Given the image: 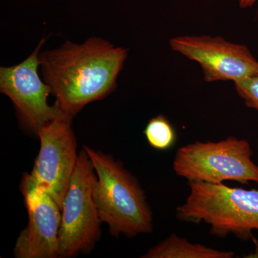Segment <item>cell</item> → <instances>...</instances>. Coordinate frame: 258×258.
Returning <instances> with one entry per match:
<instances>
[{"label": "cell", "mask_w": 258, "mask_h": 258, "mask_svg": "<svg viewBox=\"0 0 258 258\" xmlns=\"http://www.w3.org/2000/svg\"><path fill=\"white\" fill-rule=\"evenodd\" d=\"M171 50L198 62L206 82L234 83L258 72V61L248 47L220 36L183 35L169 41Z\"/></svg>", "instance_id": "cell-7"}, {"label": "cell", "mask_w": 258, "mask_h": 258, "mask_svg": "<svg viewBox=\"0 0 258 258\" xmlns=\"http://www.w3.org/2000/svg\"><path fill=\"white\" fill-rule=\"evenodd\" d=\"M234 84L246 106L258 111V72Z\"/></svg>", "instance_id": "cell-12"}, {"label": "cell", "mask_w": 258, "mask_h": 258, "mask_svg": "<svg viewBox=\"0 0 258 258\" xmlns=\"http://www.w3.org/2000/svg\"><path fill=\"white\" fill-rule=\"evenodd\" d=\"M97 176L93 180V201L101 222L114 237H134L153 232L152 211L139 181L111 156L84 146Z\"/></svg>", "instance_id": "cell-2"}, {"label": "cell", "mask_w": 258, "mask_h": 258, "mask_svg": "<svg viewBox=\"0 0 258 258\" xmlns=\"http://www.w3.org/2000/svg\"><path fill=\"white\" fill-rule=\"evenodd\" d=\"M252 238L254 241L255 249H254V252L252 253L249 254L248 256H246V257L258 258V240H256L254 237H252Z\"/></svg>", "instance_id": "cell-14"}, {"label": "cell", "mask_w": 258, "mask_h": 258, "mask_svg": "<svg viewBox=\"0 0 258 258\" xmlns=\"http://www.w3.org/2000/svg\"><path fill=\"white\" fill-rule=\"evenodd\" d=\"M46 39L42 37L34 52L21 63L0 68V91L9 97L24 123L36 133L40 127L53 120L73 117L57 103L53 106L47 103L52 89L37 73L40 66L39 52Z\"/></svg>", "instance_id": "cell-8"}, {"label": "cell", "mask_w": 258, "mask_h": 258, "mask_svg": "<svg viewBox=\"0 0 258 258\" xmlns=\"http://www.w3.org/2000/svg\"><path fill=\"white\" fill-rule=\"evenodd\" d=\"M28 212V225L19 235L14 248L17 258L59 257L61 209L52 197L37 186L28 174L20 184Z\"/></svg>", "instance_id": "cell-9"}, {"label": "cell", "mask_w": 258, "mask_h": 258, "mask_svg": "<svg viewBox=\"0 0 258 258\" xmlns=\"http://www.w3.org/2000/svg\"><path fill=\"white\" fill-rule=\"evenodd\" d=\"M232 251H222L210 248L203 244L192 243L171 234L167 238L159 242L142 256V258H232Z\"/></svg>", "instance_id": "cell-10"}, {"label": "cell", "mask_w": 258, "mask_h": 258, "mask_svg": "<svg viewBox=\"0 0 258 258\" xmlns=\"http://www.w3.org/2000/svg\"><path fill=\"white\" fill-rule=\"evenodd\" d=\"M190 192L176 209L181 222L210 226L212 235L252 238L258 230V189L230 187L221 184L189 182Z\"/></svg>", "instance_id": "cell-3"}, {"label": "cell", "mask_w": 258, "mask_h": 258, "mask_svg": "<svg viewBox=\"0 0 258 258\" xmlns=\"http://www.w3.org/2000/svg\"><path fill=\"white\" fill-rule=\"evenodd\" d=\"M94 167L84 149L77 164L61 209L59 257L89 252L101 235V220L93 201Z\"/></svg>", "instance_id": "cell-5"}, {"label": "cell", "mask_w": 258, "mask_h": 258, "mask_svg": "<svg viewBox=\"0 0 258 258\" xmlns=\"http://www.w3.org/2000/svg\"><path fill=\"white\" fill-rule=\"evenodd\" d=\"M128 50L92 37L81 45L69 41L39 54L44 82L55 103L74 117L86 105L113 92Z\"/></svg>", "instance_id": "cell-1"}, {"label": "cell", "mask_w": 258, "mask_h": 258, "mask_svg": "<svg viewBox=\"0 0 258 258\" xmlns=\"http://www.w3.org/2000/svg\"><path fill=\"white\" fill-rule=\"evenodd\" d=\"M148 143L157 150H167L175 144V129L165 115H159L149 120L144 131Z\"/></svg>", "instance_id": "cell-11"}, {"label": "cell", "mask_w": 258, "mask_h": 258, "mask_svg": "<svg viewBox=\"0 0 258 258\" xmlns=\"http://www.w3.org/2000/svg\"><path fill=\"white\" fill-rule=\"evenodd\" d=\"M252 157L250 144L244 139L230 137L216 142H195L178 149L173 170L189 182L258 184V166Z\"/></svg>", "instance_id": "cell-4"}, {"label": "cell", "mask_w": 258, "mask_h": 258, "mask_svg": "<svg viewBox=\"0 0 258 258\" xmlns=\"http://www.w3.org/2000/svg\"><path fill=\"white\" fill-rule=\"evenodd\" d=\"M257 1L258 0H238L239 6L243 9L252 8Z\"/></svg>", "instance_id": "cell-13"}, {"label": "cell", "mask_w": 258, "mask_h": 258, "mask_svg": "<svg viewBox=\"0 0 258 258\" xmlns=\"http://www.w3.org/2000/svg\"><path fill=\"white\" fill-rule=\"evenodd\" d=\"M73 117L57 118L37 130L40 150L32 172V181L62 209L77 164V142L71 127Z\"/></svg>", "instance_id": "cell-6"}]
</instances>
